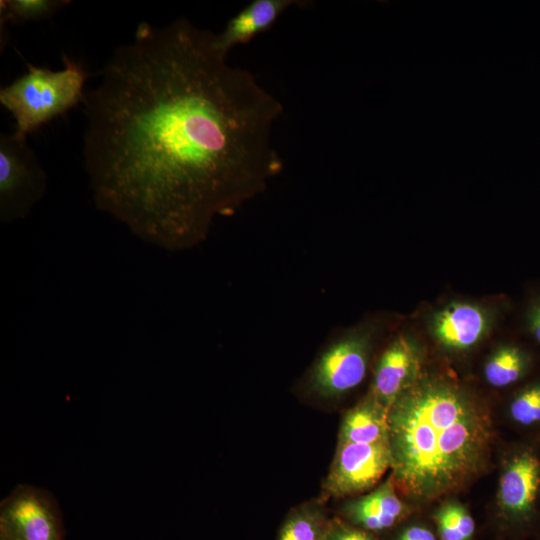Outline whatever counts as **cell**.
I'll use <instances>...</instances> for the list:
<instances>
[{"mask_svg":"<svg viewBox=\"0 0 540 540\" xmlns=\"http://www.w3.org/2000/svg\"><path fill=\"white\" fill-rule=\"evenodd\" d=\"M512 419L520 425L540 423V380L522 388L510 404Z\"/></svg>","mask_w":540,"mask_h":540,"instance_id":"18","label":"cell"},{"mask_svg":"<svg viewBox=\"0 0 540 540\" xmlns=\"http://www.w3.org/2000/svg\"><path fill=\"white\" fill-rule=\"evenodd\" d=\"M391 478L417 501L456 492L487 465L494 433L490 414L469 390L423 373L388 410Z\"/></svg>","mask_w":540,"mask_h":540,"instance_id":"2","label":"cell"},{"mask_svg":"<svg viewBox=\"0 0 540 540\" xmlns=\"http://www.w3.org/2000/svg\"><path fill=\"white\" fill-rule=\"evenodd\" d=\"M419 348L413 338L399 334L380 355L370 393L387 410L422 373Z\"/></svg>","mask_w":540,"mask_h":540,"instance_id":"9","label":"cell"},{"mask_svg":"<svg viewBox=\"0 0 540 540\" xmlns=\"http://www.w3.org/2000/svg\"><path fill=\"white\" fill-rule=\"evenodd\" d=\"M495 321L493 311L477 303L453 301L430 317L429 328L444 348L464 351L483 340Z\"/></svg>","mask_w":540,"mask_h":540,"instance_id":"8","label":"cell"},{"mask_svg":"<svg viewBox=\"0 0 540 540\" xmlns=\"http://www.w3.org/2000/svg\"><path fill=\"white\" fill-rule=\"evenodd\" d=\"M522 325L527 335L540 346V290L529 295L522 314Z\"/></svg>","mask_w":540,"mask_h":540,"instance_id":"19","label":"cell"},{"mask_svg":"<svg viewBox=\"0 0 540 540\" xmlns=\"http://www.w3.org/2000/svg\"><path fill=\"white\" fill-rule=\"evenodd\" d=\"M329 520L317 503L294 509L285 519L278 540H325Z\"/></svg>","mask_w":540,"mask_h":540,"instance_id":"15","label":"cell"},{"mask_svg":"<svg viewBox=\"0 0 540 540\" xmlns=\"http://www.w3.org/2000/svg\"><path fill=\"white\" fill-rule=\"evenodd\" d=\"M0 540H64L55 498L31 485L13 489L0 504Z\"/></svg>","mask_w":540,"mask_h":540,"instance_id":"6","label":"cell"},{"mask_svg":"<svg viewBox=\"0 0 540 540\" xmlns=\"http://www.w3.org/2000/svg\"><path fill=\"white\" fill-rule=\"evenodd\" d=\"M186 18L142 23L84 99L83 156L98 209L169 251L203 242L283 169L282 103Z\"/></svg>","mask_w":540,"mask_h":540,"instance_id":"1","label":"cell"},{"mask_svg":"<svg viewBox=\"0 0 540 540\" xmlns=\"http://www.w3.org/2000/svg\"><path fill=\"white\" fill-rule=\"evenodd\" d=\"M307 4L302 0H253L229 19L220 33H215V44L228 56L232 48L269 31L287 9Z\"/></svg>","mask_w":540,"mask_h":540,"instance_id":"10","label":"cell"},{"mask_svg":"<svg viewBox=\"0 0 540 540\" xmlns=\"http://www.w3.org/2000/svg\"><path fill=\"white\" fill-rule=\"evenodd\" d=\"M382 327L378 318H369L326 344L307 374V391L322 399H337L360 385Z\"/></svg>","mask_w":540,"mask_h":540,"instance_id":"4","label":"cell"},{"mask_svg":"<svg viewBox=\"0 0 540 540\" xmlns=\"http://www.w3.org/2000/svg\"><path fill=\"white\" fill-rule=\"evenodd\" d=\"M0 3L1 27H5L7 22L19 24L49 19L70 1L1 0Z\"/></svg>","mask_w":540,"mask_h":540,"instance_id":"16","label":"cell"},{"mask_svg":"<svg viewBox=\"0 0 540 540\" xmlns=\"http://www.w3.org/2000/svg\"><path fill=\"white\" fill-rule=\"evenodd\" d=\"M47 176L26 139L0 137V220L9 224L24 219L44 197Z\"/></svg>","mask_w":540,"mask_h":540,"instance_id":"5","label":"cell"},{"mask_svg":"<svg viewBox=\"0 0 540 540\" xmlns=\"http://www.w3.org/2000/svg\"><path fill=\"white\" fill-rule=\"evenodd\" d=\"M441 540H469L475 523L468 511L458 503L443 506L436 515Z\"/></svg>","mask_w":540,"mask_h":540,"instance_id":"17","label":"cell"},{"mask_svg":"<svg viewBox=\"0 0 540 540\" xmlns=\"http://www.w3.org/2000/svg\"><path fill=\"white\" fill-rule=\"evenodd\" d=\"M388 410L369 394L344 416L341 443L375 444L389 442Z\"/></svg>","mask_w":540,"mask_h":540,"instance_id":"13","label":"cell"},{"mask_svg":"<svg viewBox=\"0 0 540 540\" xmlns=\"http://www.w3.org/2000/svg\"><path fill=\"white\" fill-rule=\"evenodd\" d=\"M54 71L27 64L25 74L0 90V103L15 119L13 134L26 137L84 102L85 70L69 57Z\"/></svg>","mask_w":540,"mask_h":540,"instance_id":"3","label":"cell"},{"mask_svg":"<svg viewBox=\"0 0 540 540\" xmlns=\"http://www.w3.org/2000/svg\"><path fill=\"white\" fill-rule=\"evenodd\" d=\"M390 468L389 442H338L333 462L322 485L323 495L342 498L367 491Z\"/></svg>","mask_w":540,"mask_h":540,"instance_id":"7","label":"cell"},{"mask_svg":"<svg viewBox=\"0 0 540 540\" xmlns=\"http://www.w3.org/2000/svg\"><path fill=\"white\" fill-rule=\"evenodd\" d=\"M540 486V461L531 451L517 454L506 466L499 484V503L515 515L529 513Z\"/></svg>","mask_w":540,"mask_h":540,"instance_id":"11","label":"cell"},{"mask_svg":"<svg viewBox=\"0 0 540 540\" xmlns=\"http://www.w3.org/2000/svg\"><path fill=\"white\" fill-rule=\"evenodd\" d=\"M325 540H375L366 532L353 528L344 522L329 520Z\"/></svg>","mask_w":540,"mask_h":540,"instance_id":"20","label":"cell"},{"mask_svg":"<svg viewBox=\"0 0 540 540\" xmlns=\"http://www.w3.org/2000/svg\"><path fill=\"white\" fill-rule=\"evenodd\" d=\"M397 540H436V538L428 529L414 526L403 531Z\"/></svg>","mask_w":540,"mask_h":540,"instance_id":"21","label":"cell"},{"mask_svg":"<svg viewBox=\"0 0 540 540\" xmlns=\"http://www.w3.org/2000/svg\"><path fill=\"white\" fill-rule=\"evenodd\" d=\"M404 511L405 506L397 495L391 476L368 495L347 502L342 509L349 521L371 531L390 528Z\"/></svg>","mask_w":540,"mask_h":540,"instance_id":"12","label":"cell"},{"mask_svg":"<svg viewBox=\"0 0 540 540\" xmlns=\"http://www.w3.org/2000/svg\"><path fill=\"white\" fill-rule=\"evenodd\" d=\"M532 365L533 357L528 350L516 344H504L487 360L484 376L491 386L502 388L523 379Z\"/></svg>","mask_w":540,"mask_h":540,"instance_id":"14","label":"cell"}]
</instances>
